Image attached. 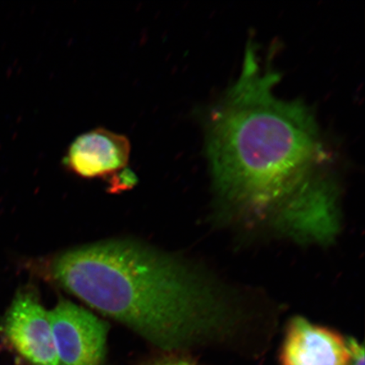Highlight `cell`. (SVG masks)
<instances>
[{"label": "cell", "instance_id": "7", "mask_svg": "<svg viewBox=\"0 0 365 365\" xmlns=\"http://www.w3.org/2000/svg\"><path fill=\"white\" fill-rule=\"evenodd\" d=\"M346 344H348L350 354L349 365H365L364 346L360 345L354 339L346 340Z\"/></svg>", "mask_w": 365, "mask_h": 365}, {"label": "cell", "instance_id": "4", "mask_svg": "<svg viewBox=\"0 0 365 365\" xmlns=\"http://www.w3.org/2000/svg\"><path fill=\"white\" fill-rule=\"evenodd\" d=\"M59 365H101L108 327L93 313L61 299L49 313Z\"/></svg>", "mask_w": 365, "mask_h": 365}, {"label": "cell", "instance_id": "1", "mask_svg": "<svg viewBox=\"0 0 365 365\" xmlns=\"http://www.w3.org/2000/svg\"><path fill=\"white\" fill-rule=\"evenodd\" d=\"M276 81L250 52L213 108L207 149L214 184L236 212L324 243L339 230V210L317 121L304 103L278 98Z\"/></svg>", "mask_w": 365, "mask_h": 365}, {"label": "cell", "instance_id": "2", "mask_svg": "<svg viewBox=\"0 0 365 365\" xmlns=\"http://www.w3.org/2000/svg\"><path fill=\"white\" fill-rule=\"evenodd\" d=\"M48 271L63 289L163 349L180 348L230 322L227 305L202 277L136 241L65 251Z\"/></svg>", "mask_w": 365, "mask_h": 365}, {"label": "cell", "instance_id": "8", "mask_svg": "<svg viewBox=\"0 0 365 365\" xmlns=\"http://www.w3.org/2000/svg\"><path fill=\"white\" fill-rule=\"evenodd\" d=\"M156 365H194V364H191L188 361H186V360L172 359V360H167V361L158 363Z\"/></svg>", "mask_w": 365, "mask_h": 365}, {"label": "cell", "instance_id": "3", "mask_svg": "<svg viewBox=\"0 0 365 365\" xmlns=\"http://www.w3.org/2000/svg\"><path fill=\"white\" fill-rule=\"evenodd\" d=\"M0 339L29 365H59L49 313L33 290L16 294L0 323Z\"/></svg>", "mask_w": 365, "mask_h": 365}, {"label": "cell", "instance_id": "5", "mask_svg": "<svg viewBox=\"0 0 365 365\" xmlns=\"http://www.w3.org/2000/svg\"><path fill=\"white\" fill-rule=\"evenodd\" d=\"M130 156V143L127 137L97 129L73 141L63 163L68 170L82 178L110 177L112 181L128 170Z\"/></svg>", "mask_w": 365, "mask_h": 365}, {"label": "cell", "instance_id": "6", "mask_svg": "<svg viewBox=\"0 0 365 365\" xmlns=\"http://www.w3.org/2000/svg\"><path fill=\"white\" fill-rule=\"evenodd\" d=\"M349 359L346 340L339 333L304 318L292 319L282 346V365H349Z\"/></svg>", "mask_w": 365, "mask_h": 365}]
</instances>
